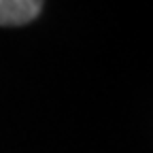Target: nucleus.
I'll return each mask as SVG.
<instances>
[{"label":"nucleus","instance_id":"f257e3e1","mask_svg":"<svg viewBox=\"0 0 153 153\" xmlns=\"http://www.w3.org/2000/svg\"><path fill=\"white\" fill-rule=\"evenodd\" d=\"M45 0H0V26H26L43 11Z\"/></svg>","mask_w":153,"mask_h":153}]
</instances>
